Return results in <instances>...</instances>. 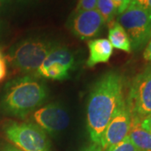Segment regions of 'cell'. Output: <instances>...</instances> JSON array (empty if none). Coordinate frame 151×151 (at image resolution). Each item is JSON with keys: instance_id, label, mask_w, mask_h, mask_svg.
Returning <instances> with one entry per match:
<instances>
[{"instance_id": "6da1fadb", "label": "cell", "mask_w": 151, "mask_h": 151, "mask_svg": "<svg viewBox=\"0 0 151 151\" xmlns=\"http://www.w3.org/2000/svg\"><path fill=\"white\" fill-rule=\"evenodd\" d=\"M124 100V78L108 71L94 84L86 106V125L92 143H101L104 131Z\"/></svg>"}, {"instance_id": "7a4b0ae2", "label": "cell", "mask_w": 151, "mask_h": 151, "mask_svg": "<svg viewBox=\"0 0 151 151\" xmlns=\"http://www.w3.org/2000/svg\"><path fill=\"white\" fill-rule=\"evenodd\" d=\"M47 97L45 84L26 76L7 84L0 108L8 115L24 119L42 105Z\"/></svg>"}, {"instance_id": "3957f363", "label": "cell", "mask_w": 151, "mask_h": 151, "mask_svg": "<svg viewBox=\"0 0 151 151\" xmlns=\"http://www.w3.org/2000/svg\"><path fill=\"white\" fill-rule=\"evenodd\" d=\"M129 38L131 48L139 50L151 39V10L131 0L118 20Z\"/></svg>"}, {"instance_id": "277c9868", "label": "cell", "mask_w": 151, "mask_h": 151, "mask_svg": "<svg viewBox=\"0 0 151 151\" xmlns=\"http://www.w3.org/2000/svg\"><path fill=\"white\" fill-rule=\"evenodd\" d=\"M53 47L54 45L49 41L28 39L12 48L9 60L12 65L22 72H35Z\"/></svg>"}, {"instance_id": "5b68a950", "label": "cell", "mask_w": 151, "mask_h": 151, "mask_svg": "<svg viewBox=\"0 0 151 151\" xmlns=\"http://www.w3.org/2000/svg\"><path fill=\"white\" fill-rule=\"evenodd\" d=\"M7 139L22 151H50L46 132L31 123H8L4 127Z\"/></svg>"}, {"instance_id": "8992f818", "label": "cell", "mask_w": 151, "mask_h": 151, "mask_svg": "<svg viewBox=\"0 0 151 151\" xmlns=\"http://www.w3.org/2000/svg\"><path fill=\"white\" fill-rule=\"evenodd\" d=\"M125 102L134 120L140 122L151 114V65L132 80Z\"/></svg>"}, {"instance_id": "52a82bcc", "label": "cell", "mask_w": 151, "mask_h": 151, "mask_svg": "<svg viewBox=\"0 0 151 151\" xmlns=\"http://www.w3.org/2000/svg\"><path fill=\"white\" fill-rule=\"evenodd\" d=\"M74 65L75 56L69 49L54 46L35 71V76L55 81H63L69 77Z\"/></svg>"}, {"instance_id": "ba28073f", "label": "cell", "mask_w": 151, "mask_h": 151, "mask_svg": "<svg viewBox=\"0 0 151 151\" xmlns=\"http://www.w3.org/2000/svg\"><path fill=\"white\" fill-rule=\"evenodd\" d=\"M131 124L132 116L124 99L104 131L100 143L103 150L125 139L129 136Z\"/></svg>"}, {"instance_id": "9c48e42d", "label": "cell", "mask_w": 151, "mask_h": 151, "mask_svg": "<svg viewBox=\"0 0 151 151\" xmlns=\"http://www.w3.org/2000/svg\"><path fill=\"white\" fill-rule=\"evenodd\" d=\"M38 126L49 134H56L65 129L70 124V116L63 107L50 103L39 108L33 113Z\"/></svg>"}, {"instance_id": "30bf717a", "label": "cell", "mask_w": 151, "mask_h": 151, "mask_svg": "<svg viewBox=\"0 0 151 151\" xmlns=\"http://www.w3.org/2000/svg\"><path fill=\"white\" fill-rule=\"evenodd\" d=\"M104 24L97 9L74 12L69 19L70 29L80 40H89L98 35Z\"/></svg>"}, {"instance_id": "8fae6325", "label": "cell", "mask_w": 151, "mask_h": 151, "mask_svg": "<svg viewBox=\"0 0 151 151\" xmlns=\"http://www.w3.org/2000/svg\"><path fill=\"white\" fill-rule=\"evenodd\" d=\"M89 57L86 60L88 67L100 63H107L113 54V46L108 39H95L88 41Z\"/></svg>"}, {"instance_id": "7c38bea8", "label": "cell", "mask_w": 151, "mask_h": 151, "mask_svg": "<svg viewBox=\"0 0 151 151\" xmlns=\"http://www.w3.org/2000/svg\"><path fill=\"white\" fill-rule=\"evenodd\" d=\"M108 29V40L113 48L129 53L132 50L129 38L118 21L111 22Z\"/></svg>"}, {"instance_id": "4fadbf2b", "label": "cell", "mask_w": 151, "mask_h": 151, "mask_svg": "<svg viewBox=\"0 0 151 151\" xmlns=\"http://www.w3.org/2000/svg\"><path fill=\"white\" fill-rule=\"evenodd\" d=\"M129 138L139 151L151 150V134L139 126V121L132 119Z\"/></svg>"}, {"instance_id": "5bb4252c", "label": "cell", "mask_w": 151, "mask_h": 151, "mask_svg": "<svg viewBox=\"0 0 151 151\" xmlns=\"http://www.w3.org/2000/svg\"><path fill=\"white\" fill-rule=\"evenodd\" d=\"M96 9L105 23L110 24L118 14V7L112 0H97Z\"/></svg>"}, {"instance_id": "9a60e30c", "label": "cell", "mask_w": 151, "mask_h": 151, "mask_svg": "<svg viewBox=\"0 0 151 151\" xmlns=\"http://www.w3.org/2000/svg\"><path fill=\"white\" fill-rule=\"evenodd\" d=\"M105 151H139L131 142L129 136L116 145L112 146Z\"/></svg>"}, {"instance_id": "2e32d148", "label": "cell", "mask_w": 151, "mask_h": 151, "mask_svg": "<svg viewBox=\"0 0 151 151\" xmlns=\"http://www.w3.org/2000/svg\"><path fill=\"white\" fill-rule=\"evenodd\" d=\"M97 0H78L74 12H82L96 9Z\"/></svg>"}, {"instance_id": "e0dca14e", "label": "cell", "mask_w": 151, "mask_h": 151, "mask_svg": "<svg viewBox=\"0 0 151 151\" xmlns=\"http://www.w3.org/2000/svg\"><path fill=\"white\" fill-rule=\"evenodd\" d=\"M7 76V65L3 53L0 50V81H4Z\"/></svg>"}, {"instance_id": "ac0fdd59", "label": "cell", "mask_w": 151, "mask_h": 151, "mask_svg": "<svg viewBox=\"0 0 151 151\" xmlns=\"http://www.w3.org/2000/svg\"><path fill=\"white\" fill-rule=\"evenodd\" d=\"M113 3L118 7V14L123 13L127 7L129 5L131 0H112Z\"/></svg>"}, {"instance_id": "d6986e66", "label": "cell", "mask_w": 151, "mask_h": 151, "mask_svg": "<svg viewBox=\"0 0 151 151\" xmlns=\"http://www.w3.org/2000/svg\"><path fill=\"white\" fill-rule=\"evenodd\" d=\"M139 126L143 129L151 134V114L148 115L147 117L141 120L139 122Z\"/></svg>"}, {"instance_id": "ffe728a7", "label": "cell", "mask_w": 151, "mask_h": 151, "mask_svg": "<svg viewBox=\"0 0 151 151\" xmlns=\"http://www.w3.org/2000/svg\"><path fill=\"white\" fill-rule=\"evenodd\" d=\"M79 151H104L103 149L102 148V146L100 145L99 144L97 143H92L91 145H87L85 148L81 149V150Z\"/></svg>"}, {"instance_id": "44dd1931", "label": "cell", "mask_w": 151, "mask_h": 151, "mask_svg": "<svg viewBox=\"0 0 151 151\" xmlns=\"http://www.w3.org/2000/svg\"><path fill=\"white\" fill-rule=\"evenodd\" d=\"M144 58L147 61L151 62V39L146 45L145 51H144Z\"/></svg>"}, {"instance_id": "7402d4cb", "label": "cell", "mask_w": 151, "mask_h": 151, "mask_svg": "<svg viewBox=\"0 0 151 151\" xmlns=\"http://www.w3.org/2000/svg\"><path fill=\"white\" fill-rule=\"evenodd\" d=\"M134 1L151 10V0H134Z\"/></svg>"}, {"instance_id": "603a6c76", "label": "cell", "mask_w": 151, "mask_h": 151, "mask_svg": "<svg viewBox=\"0 0 151 151\" xmlns=\"http://www.w3.org/2000/svg\"><path fill=\"white\" fill-rule=\"evenodd\" d=\"M1 151H22L21 150H19V149H18L17 147H14V146H12V145H6L4 146L3 149H2V150Z\"/></svg>"}, {"instance_id": "cb8c5ba5", "label": "cell", "mask_w": 151, "mask_h": 151, "mask_svg": "<svg viewBox=\"0 0 151 151\" xmlns=\"http://www.w3.org/2000/svg\"><path fill=\"white\" fill-rule=\"evenodd\" d=\"M5 2H6V0H0V7L3 5Z\"/></svg>"}, {"instance_id": "d4e9b609", "label": "cell", "mask_w": 151, "mask_h": 151, "mask_svg": "<svg viewBox=\"0 0 151 151\" xmlns=\"http://www.w3.org/2000/svg\"><path fill=\"white\" fill-rule=\"evenodd\" d=\"M149 151H151V150H149Z\"/></svg>"}]
</instances>
